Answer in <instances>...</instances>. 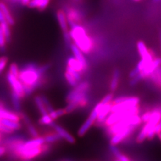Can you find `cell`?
<instances>
[{
    "label": "cell",
    "instance_id": "6da1fadb",
    "mask_svg": "<svg viewBox=\"0 0 161 161\" xmlns=\"http://www.w3.org/2000/svg\"><path fill=\"white\" fill-rule=\"evenodd\" d=\"M48 68V64L39 67L34 63H30L19 70L18 78L23 85L25 94L29 95L38 88L41 82L42 75Z\"/></svg>",
    "mask_w": 161,
    "mask_h": 161
},
{
    "label": "cell",
    "instance_id": "7a4b0ae2",
    "mask_svg": "<svg viewBox=\"0 0 161 161\" xmlns=\"http://www.w3.org/2000/svg\"><path fill=\"white\" fill-rule=\"evenodd\" d=\"M70 37L75 41L77 47L84 53H88L92 48V40L87 36L85 29L81 26H75L71 27L70 31Z\"/></svg>",
    "mask_w": 161,
    "mask_h": 161
},
{
    "label": "cell",
    "instance_id": "3957f363",
    "mask_svg": "<svg viewBox=\"0 0 161 161\" xmlns=\"http://www.w3.org/2000/svg\"><path fill=\"white\" fill-rule=\"evenodd\" d=\"M89 87V83L84 81L78 84L74 89L67 96V102L68 103L73 102L77 105L82 103H86L87 101V92Z\"/></svg>",
    "mask_w": 161,
    "mask_h": 161
},
{
    "label": "cell",
    "instance_id": "277c9868",
    "mask_svg": "<svg viewBox=\"0 0 161 161\" xmlns=\"http://www.w3.org/2000/svg\"><path fill=\"white\" fill-rule=\"evenodd\" d=\"M113 97V95L112 93L108 94L106 96H105L101 102H99L96 106L94 108L93 111L91 113L90 115L89 116L88 119L85 121V123L82 125V126L80 128V129L78 131V136H83L85 134L87 131L89 130L91 126L93 125L94 122L97 119L98 114L99 112V109L102 106L103 104H107L111 100H112Z\"/></svg>",
    "mask_w": 161,
    "mask_h": 161
},
{
    "label": "cell",
    "instance_id": "5b68a950",
    "mask_svg": "<svg viewBox=\"0 0 161 161\" xmlns=\"http://www.w3.org/2000/svg\"><path fill=\"white\" fill-rule=\"evenodd\" d=\"M137 112H138V109L136 106L127 110L120 111V112H113L106 119V124L109 125H112L113 124L118 122L119 121L122 120L125 118L137 114Z\"/></svg>",
    "mask_w": 161,
    "mask_h": 161
},
{
    "label": "cell",
    "instance_id": "8992f818",
    "mask_svg": "<svg viewBox=\"0 0 161 161\" xmlns=\"http://www.w3.org/2000/svg\"><path fill=\"white\" fill-rule=\"evenodd\" d=\"M7 79L12 89V92L16 93L21 99L23 98L26 94L24 92L23 85L19 78L9 71L7 75Z\"/></svg>",
    "mask_w": 161,
    "mask_h": 161
},
{
    "label": "cell",
    "instance_id": "52a82bcc",
    "mask_svg": "<svg viewBox=\"0 0 161 161\" xmlns=\"http://www.w3.org/2000/svg\"><path fill=\"white\" fill-rule=\"evenodd\" d=\"M134 127L135 125H130V126H128L122 130H120L118 133L114 134L113 137L112 138L110 141L111 144L116 145L120 142H122L124 138H126L129 134L132 132Z\"/></svg>",
    "mask_w": 161,
    "mask_h": 161
},
{
    "label": "cell",
    "instance_id": "ba28073f",
    "mask_svg": "<svg viewBox=\"0 0 161 161\" xmlns=\"http://www.w3.org/2000/svg\"><path fill=\"white\" fill-rule=\"evenodd\" d=\"M52 127L55 130L57 133L60 135V137L67 141L69 143L74 144L75 142V139L73 136L71 134H70L66 130L64 129L63 127L60 126V125H58L54 123L52 125Z\"/></svg>",
    "mask_w": 161,
    "mask_h": 161
},
{
    "label": "cell",
    "instance_id": "9c48e42d",
    "mask_svg": "<svg viewBox=\"0 0 161 161\" xmlns=\"http://www.w3.org/2000/svg\"><path fill=\"white\" fill-rule=\"evenodd\" d=\"M137 48L142 59L144 60L148 64L151 63V62L153 61V57L148 51L145 44L142 41H139L137 44Z\"/></svg>",
    "mask_w": 161,
    "mask_h": 161
},
{
    "label": "cell",
    "instance_id": "30bf717a",
    "mask_svg": "<svg viewBox=\"0 0 161 161\" xmlns=\"http://www.w3.org/2000/svg\"><path fill=\"white\" fill-rule=\"evenodd\" d=\"M70 48H71V50L73 52V54L74 55V57L76 58L81 63V64L83 65V67L84 69V70H85L87 69V60L85 59L84 55L82 53V51L80 50L77 47L76 44H71L70 45Z\"/></svg>",
    "mask_w": 161,
    "mask_h": 161
},
{
    "label": "cell",
    "instance_id": "8fae6325",
    "mask_svg": "<svg viewBox=\"0 0 161 161\" xmlns=\"http://www.w3.org/2000/svg\"><path fill=\"white\" fill-rule=\"evenodd\" d=\"M57 17L58 21L60 27L63 30V32H67L68 30V24H67V19L65 16V14L62 10H58L57 13Z\"/></svg>",
    "mask_w": 161,
    "mask_h": 161
},
{
    "label": "cell",
    "instance_id": "7c38bea8",
    "mask_svg": "<svg viewBox=\"0 0 161 161\" xmlns=\"http://www.w3.org/2000/svg\"><path fill=\"white\" fill-rule=\"evenodd\" d=\"M2 118H6L10 120L16 121V122H19V117L18 114L5 109L3 107L0 108V119Z\"/></svg>",
    "mask_w": 161,
    "mask_h": 161
},
{
    "label": "cell",
    "instance_id": "4fadbf2b",
    "mask_svg": "<svg viewBox=\"0 0 161 161\" xmlns=\"http://www.w3.org/2000/svg\"><path fill=\"white\" fill-rule=\"evenodd\" d=\"M160 64H161V58H156L154 60H153L152 63H151L147 67H146L141 72H142L146 77L147 75H148L152 73L153 72H154V70L158 67V66Z\"/></svg>",
    "mask_w": 161,
    "mask_h": 161
},
{
    "label": "cell",
    "instance_id": "5bb4252c",
    "mask_svg": "<svg viewBox=\"0 0 161 161\" xmlns=\"http://www.w3.org/2000/svg\"><path fill=\"white\" fill-rule=\"evenodd\" d=\"M67 63H68L69 67H70V68H72L75 70H77V71L80 72L84 70L81 63H80L75 57H70L68 59Z\"/></svg>",
    "mask_w": 161,
    "mask_h": 161
},
{
    "label": "cell",
    "instance_id": "9a60e30c",
    "mask_svg": "<svg viewBox=\"0 0 161 161\" xmlns=\"http://www.w3.org/2000/svg\"><path fill=\"white\" fill-rule=\"evenodd\" d=\"M111 109H112V105L108 103L103 104L99 109V112L97 116L98 120L101 121V122L103 121L106 118L108 114L111 112Z\"/></svg>",
    "mask_w": 161,
    "mask_h": 161
},
{
    "label": "cell",
    "instance_id": "2e32d148",
    "mask_svg": "<svg viewBox=\"0 0 161 161\" xmlns=\"http://www.w3.org/2000/svg\"><path fill=\"white\" fill-rule=\"evenodd\" d=\"M0 122L14 130H17L21 128V124H19V122H16V121L10 120L6 118H2L0 119Z\"/></svg>",
    "mask_w": 161,
    "mask_h": 161
},
{
    "label": "cell",
    "instance_id": "e0dca14e",
    "mask_svg": "<svg viewBox=\"0 0 161 161\" xmlns=\"http://www.w3.org/2000/svg\"><path fill=\"white\" fill-rule=\"evenodd\" d=\"M0 9H1L2 12L3 13L4 16L6 18L7 22L10 25V26H13V25H14L15 24L14 19L11 16V14H10L9 11L8 10L6 5L3 3H0Z\"/></svg>",
    "mask_w": 161,
    "mask_h": 161
},
{
    "label": "cell",
    "instance_id": "ac0fdd59",
    "mask_svg": "<svg viewBox=\"0 0 161 161\" xmlns=\"http://www.w3.org/2000/svg\"><path fill=\"white\" fill-rule=\"evenodd\" d=\"M23 119L24 120V122L27 125L28 132L30 134V135L32 136V137L34 138L38 137V134L37 130L34 128V125L31 124V122H30L29 118L26 116V115H23Z\"/></svg>",
    "mask_w": 161,
    "mask_h": 161
},
{
    "label": "cell",
    "instance_id": "d6986e66",
    "mask_svg": "<svg viewBox=\"0 0 161 161\" xmlns=\"http://www.w3.org/2000/svg\"><path fill=\"white\" fill-rule=\"evenodd\" d=\"M34 101H35V103H36V104L37 105L38 109L39 110V112H40V114H41L42 115H45V114H48L41 97L36 96L34 98Z\"/></svg>",
    "mask_w": 161,
    "mask_h": 161
},
{
    "label": "cell",
    "instance_id": "ffe728a7",
    "mask_svg": "<svg viewBox=\"0 0 161 161\" xmlns=\"http://www.w3.org/2000/svg\"><path fill=\"white\" fill-rule=\"evenodd\" d=\"M9 25V24L7 22V21H4L0 23V26H1L3 30V32L5 35V38H6V42L8 43L11 41V32H10Z\"/></svg>",
    "mask_w": 161,
    "mask_h": 161
},
{
    "label": "cell",
    "instance_id": "44dd1931",
    "mask_svg": "<svg viewBox=\"0 0 161 161\" xmlns=\"http://www.w3.org/2000/svg\"><path fill=\"white\" fill-rule=\"evenodd\" d=\"M110 150H112V153L115 155V157H116L118 160H121V161H128L129 160V158H127L125 156H124V154H122L119 152V150H118V148L115 147V145L114 144H111L110 145Z\"/></svg>",
    "mask_w": 161,
    "mask_h": 161
},
{
    "label": "cell",
    "instance_id": "7402d4cb",
    "mask_svg": "<svg viewBox=\"0 0 161 161\" xmlns=\"http://www.w3.org/2000/svg\"><path fill=\"white\" fill-rule=\"evenodd\" d=\"M119 70H115L114 72L112 81H111V83H110V89L112 92H114V91L117 89L118 81H119Z\"/></svg>",
    "mask_w": 161,
    "mask_h": 161
},
{
    "label": "cell",
    "instance_id": "603a6c76",
    "mask_svg": "<svg viewBox=\"0 0 161 161\" xmlns=\"http://www.w3.org/2000/svg\"><path fill=\"white\" fill-rule=\"evenodd\" d=\"M20 98L18 95L14 93V92H12V103L15 109L19 111L20 109V107H21V105H20Z\"/></svg>",
    "mask_w": 161,
    "mask_h": 161
},
{
    "label": "cell",
    "instance_id": "cb8c5ba5",
    "mask_svg": "<svg viewBox=\"0 0 161 161\" xmlns=\"http://www.w3.org/2000/svg\"><path fill=\"white\" fill-rule=\"evenodd\" d=\"M65 78H66L67 82L69 83L70 85H71L72 87H76L78 85V80L76 79L73 75L70 74L69 72L66 71L65 73Z\"/></svg>",
    "mask_w": 161,
    "mask_h": 161
},
{
    "label": "cell",
    "instance_id": "d4e9b609",
    "mask_svg": "<svg viewBox=\"0 0 161 161\" xmlns=\"http://www.w3.org/2000/svg\"><path fill=\"white\" fill-rule=\"evenodd\" d=\"M39 122L41 124L49 125H50V126H52V125L54 124L53 119H52L51 117H50L49 114L42 115V116L41 117V118H40Z\"/></svg>",
    "mask_w": 161,
    "mask_h": 161
},
{
    "label": "cell",
    "instance_id": "484cf974",
    "mask_svg": "<svg viewBox=\"0 0 161 161\" xmlns=\"http://www.w3.org/2000/svg\"><path fill=\"white\" fill-rule=\"evenodd\" d=\"M67 112L65 109H60L57 110H53L52 112H50L48 114L53 119H55L60 116H63V115H64Z\"/></svg>",
    "mask_w": 161,
    "mask_h": 161
},
{
    "label": "cell",
    "instance_id": "4316f807",
    "mask_svg": "<svg viewBox=\"0 0 161 161\" xmlns=\"http://www.w3.org/2000/svg\"><path fill=\"white\" fill-rule=\"evenodd\" d=\"M60 138H62L58 134H51L47 136L46 137L44 138L45 142L46 143H53L54 142H57V141L59 140Z\"/></svg>",
    "mask_w": 161,
    "mask_h": 161
},
{
    "label": "cell",
    "instance_id": "83f0119b",
    "mask_svg": "<svg viewBox=\"0 0 161 161\" xmlns=\"http://www.w3.org/2000/svg\"><path fill=\"white\" fill-rule=\"evenodd\" d=\"M67 71L69 72L70 74L73 75V76L76 78V79L78 80V81H79V80H80V79H81V77H80V72L79 71H77V70H75L74 69H73L72 68H70V67L67 66Z\"/></svg>",
    "mask_w": 161,
    "mask_h": 161
},
{
    "label": "cell",
    "instance_id": "f1b7e54d",
    "mask_svg": "<svg viewBox=\"0 0 161 161\" xmlns=\"http://www.w3.org/2000/svg\"><path fill=\"white\" fill-rule=\"evenodd\" d=\"M41 97H42V99L43 102H44V103L45 107H46V108H47V111H48V112L50 113V112H52L53 110H54V109H53V106H52V105L50 104V103L49 102L48 99L46 97L44 96V95H42Z\"/></svg>",
    "mask_w": 161,
    "mask_h": 161
},
{
    "label": "cell",
    "instance_id": "f546056e",
    "mask_svg": "<svg viewBox=\"0 0 161 161\" xmlns=\"http://www.w3.org/2000/svg\"><path fill=\"white\" fill-rule=\"evenodd\" d=\"M9 72L12 73L15 76H16L18 77L19 76V70L18 69V67L17 66V64L16 63H12L11 65H10L9 67Z\"/></svg>",
    "mask_w": 161,
    "mask_h": 161
},
{
    "label": "cell",
    "instance_id": "4dcf8cb0",
    "mask_svg": "<svg viewBox=\"0 0 161 161\" xmlns=\"http://www.w3.org/2000/svg\"><path fill=\"white\" fill-rule=\"evenodd\" d=\"M6 40L5 38V35L3 32V30L0 26V48H3L5 47V45H6Z\"/></svg>",
    "mask_w": 161,
    "mask_h": 161
},
{
    "label": "cell",
    "instance_id": "1f68e13d",
    "mask_svg": "<svg viewBox=\"0 0 161 161\" xmlns=\"http://www.w3.org/2000/svg\"><path fill=\"white\" fill-rule=\"evenodd\" d=\"M50 0H40L38 3V8L40 11H43V10L46 8L49 3Z\"/></svg>",
    "mask_w": 161,
    "mask_h": 161
},
{
    "label": "cell",
    "instance_id": "d6a6232c",
    "mask_svg": "<svg viewBox=\"0 0 161 161\" xmlns=\"http://www.w3.org/2000/svg\"><path fill=\"white\" fill-rule=\"evenodd\" d=\"M0 132L5 134H12L14 132V130L8 128L6 125L0 122Z\"/></svg>",
    "mask_w": 161,
    "mask_h": 161
},
{
    "label": "cell",
    "instance_id": "836d02e7",
    "mask_svg": "<svg viewBox=\"0 0 161 161\" xmlns=\"http://www.w3.org/2000/svg\"><path fill=\"white\" fill-rule=\"evenodd\" d=\"M8 58L6 57H3L0 58V73H1L3 69L6 67L8 63Z\"/></svg>",
    "mask_w": 161,
    "mask_h": 161
},
{
    "label": "cell",
    "instance_id": "e575fe53",
    "mask_svg": "<svg viewBox=\"0 0 161 161\" xmlns=\"http://www.w3.org/2000/svg\"><path fill=\"white\" fill-rule=\"evenodd\" d=\"M63 36H64V42L66 43L67 47H70V39H71V37H70V32L69 31L67 32H63Z\"/></svg>",
    "mask_w": 161,
    "mask_h": 161
},
{
    "label": "cell",
    "instance_id": "d590c367",
    "mask_svg": "<svg viewBox=\"0 0 161 161\" xmlns=\"http://www.w3.org/2000/svg\"><path fill=\"white\" fill-rule=\"evenodd\" d=\"M151 115H152V112H147L144 114L142 118H141V119H142L144 122H148L149 119H150V117H151Z\"/></svg>",
    "mask_w": 161,
    "mask_h": 161
},
{
    "label": "cell",
    "instance_id": "8d00e7d4",
    "mask_svg": "<svg viewBox=\"0 0 161 161\" xmlns=\"http://www.w3.org/2000/svg\"><path fill=\"white\" fill-rule=\"evenodd\" d=\"M154 130L156 134H158L160 132H161V121H160V122L157 124V125H156Z\"/></svg>",
    "mask_w": 161,
    "mask_h": 161
},
{
    "label": "cell",
    "instance_id": "74e56055",
    "mask_svg": "<svg viewBox=\"0 0 161 161\" xmlns=\"http://www.w3.org/2000/svg\"><path fill=\"white\" fill-rule=\"evenodd\" d=\"M4 21H6V18H5L4 14H3V13L2 12V10L0 9V23L3 22H4Z\"/></svg>",
    "mask_w": 161,
    "mask_h": 161
},
{
    "label": "cell",
    "instance_id": "f35d334b",
    "mask_svg": "<svg viewBox=\"0 0 161 161\" xmlns=\"http://www.w3.org/2000/svg\"><path fill=\"white\" fill-rule=\"evenodd\" d=\"M5 153H6V148L3 147H0V157L3 156L5 154Z\"/></svg>",
    "mask_w": 161,
    "mask_h": 161
},
{
    "label": "cell",
    "instance_id": "ab89813d",
    "mask_svg": "<svg viewBox=\"0 0 161 161\" xmlns=\"http://www.w3.org/2000/svg\"><path fill=\"white\" fill-rule=\"evenodd\" d=\"M30 1H31V0H22V3L24 6H28Z\"/></svg>",
    "mask_w": 161,
    "mask_h": 161
},
{
    "label": "cell",
    "instance_id": "60d3db41",
    "mask_svg": "<svg viewBox=\"0 0 161 161\" xmlns=\"http://www.w3.org/2000/svg\"><path fill=\"white\" fill-rule=\"evenodd\" d=\"M158 37H159V42H160V50H161V30H160V32H159Z\"/></svg>",
    "mask_w": 161,
    "mask_h": 161
},
{
    "label": "cell",
    "instance_id": "b9f144b4",
    "mask_svg": "<svg viewBox=\"0 0 161 161\" xmlns=\"http://www.w3.org/2000/svg\"><path fill=\"white\" fill-rule=\"evenodd\" d=\"M158 138H159V139L160 140V141H161V132H160L158 134Z\"/></svg>",
    "mask_w": 161,
    "mask_h": 161
},
{
    "label": "cell",
    "instance_id": "7bdbcfd3",
    "mask_svg": "<svg viewBox=\"0 0 161 161\" xmlns=\"http://www.w3.org/2000/svg\"><path fill=\"white\" fill-rule=\"evenodd\" d=\"M153 1L154 2H159L161 1V0H153Z\"/></svg>",
    "mask_w": 161,
    "mask_h": 161
},
{
    "label": "cell",
    "instance_id": "ee69618b",
    "mask_svg": "<svg viewBox=\"0 0 161 161\" xmlns=\"http://www.w3.org/2000/svg\"><path fill=\"white\" fill-rule=\"evenodd\" d=\"M133 1H134V2H140V1H141V0H133Z\"/></svg>",
    "mask_w": 161,
    "mask_h": 161
},
{
    "label": "cell",
    "instance_id": "f6af8a7d",
    "mask_svg": "<svg viewBox=\"0 0 161 161\" xmlns=\"http://www.w3.org/2000/svg\"><path fill=\"white\" fill-rule=\"evenodd\" d=\"M0 140H1V134H0Z\"/></svg>",
    "mask_w": 161,
    "mask_h": 161
},
{
    "label": "cell",
    "instance_id": "bcb514c9",
    "mask_svg": "<svg viewBox=\"0 0 161 161\" xmlns=\"http://www.w3.org/2000/svg\"><path fill=\"white\" fill-rule=\"evenodd\" d=\"M75 1H79V0H75Z\"/></svg>",
    "mask_w": 161,
    "mask_h": 161
}]
</instances>
